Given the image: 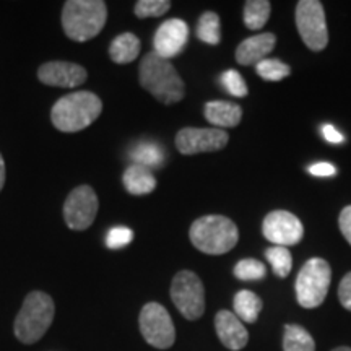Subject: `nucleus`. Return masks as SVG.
Returning a JSON list of instances; mask_svg holds the SVG:
<instances>
[{
    "label": "nucleus",
    "mask_w": 351,
    "mask_h": 351,
    "mask_svg": "<svg viewBox=\"0 0 351 351\" xmlns=\"http://www.w3.org/2000/svg\"><path fill=\"white\" fill-rule=\"evenodd\" d=\"M138 78L140 85L163 104L179 103L184 98V82L178 70L168 59H163L155 52H150L142 59Z\"/></svg>",
    "instance_id": "1"
},
{
    "label": "nucleus",
    "mask_w": 351,
    "mask_h": 351,
    "mask_svg": "<svg viewBox=\"0 0 351 351\" xmlns=\"http://www.w3.org/2000/svg\"><path fill=\"white\" fill-rule=\"evenodd\" d=\"M103 103L91 91L65 95L51 109V121L60 132H80L98 119Z\"/></svg>",
    "instance_id": "2"
},
{
    "label": "nucleus",
    "mask_w": 351,
    "mask_h": 351,
    "mask_svg": "<svg viewBox=\"0 0 351 351\" xmlns=\"http://www.w3.org/2000/svg\"><path fill=\"white\" fill-rule=\"evenodd\" d=\"M56 306L52 298L44 291H32L25 298L20 313L16 314L13 332L21 343L33 345L49 330L54 320Z\"/></svg>",
    "instance_id": "3"
},
{
    "label": "nucleus",
    "mask_w": 351,
    "mask_h": 351,
    "mask_svg": "<svg viewBox=\"0 0 351 351\" xmlns=\"http://www.w3.org/2000/svg\"><path fill=\"white\" fill-rule=\"evenodd\" d=\"M108 20V7L101 0H69L62 10V28L77 43L98 36Z\"/></svg>",
    "instance_id": "4"
},
{
    "label": "nucleus",
    "mask_w": 351,
    "mask_h": 351,
    "mask_svg": "<svg viewBox=\"0 0 351 351\" xmlns=\"http://www.w3.org/2000/svg\"><path fill=\"white\" fill-rule=\"evenodd\" d=\"M191 243L200 252L208 256H221L238 244V226L223 215H207L192 223Z\"/></svg>",
    "instance_id": "5"
},
{
    "label": "nucleus",
    "mask_w": 351,
    "mask_h": 351,
    "mask_svg": "<svg viewBox=\"0 0 351 351\" xmlns=\"http://www.w3.org/2000/svg\"><path fill=\"white\" fill-rule=\"evenodd\" d=\"M332 280V269L320 257L309 258L296 278V300L306 309H314L327 298Z\"/></svg>",
    "instance_id": "6"
},
{
    "label": "nucleus",
    "mask_w": 351,
    "mask_h": 351,
    "mask_svg": "<svg viewBox=\"0 0 351 351\" xmlns=\"http://www.w3.org/2000/svg\"><path fill=\"white\" fill-rule=\"evenodd\" d=\"M171 300L187 320L200 319L205 313L204 283L194 271H179L171 283Z\"/></svg>",
    "instance_id": "7"
},
{
    "label": "nucleus",
    "mask_w": 351,
    "mask_h": 351,
    "mask_svg": "<svg viewBox=\"0 0 351 351\" xmlns=\"http://www.w3.org/2000/svg\"><path fill=\"white\" fill-rule=\"evenodd\" d=\"M296 26L311 51L319 52L328 44L326 12L319 0H301L296 5Z\"/></svg>",
    "instance_id": "8"
},
{
    "label": "nucleus",
    "mask_w": 351,
    "mask_h": 351,
    "mask_svg": "<svg viewBox=\"0 0 351 351\" xmlns=\"http://www.w3.org/2000/svg\"><path fill=\"white\" fill-rule=\"evenodd\" d=\"M140 332L145 341L158 350H168L176 341V328L173 319L165 306L148 302L142 307L138 317Z\"/></svg>",
    "instance_id": "9"
},
{
    "label": "nucleus",
    "mask_w": 351,
    "mask_h": 351,
    "mask_svg": "<svg viewBox=\"0 0 351 351\" xmlns=\"http://www.w3.org/2000/svg\"><path fill=\"white\" fill-rule=\"evenodd\" d=\"M99 202L90 186H78L70 192L64 204V219L73 231H83L93 225Z\"/></svg>",
    "instance_id": "10"
},
{
    "label": "nucleus",
    "mask_w": 351,
    "mask_h": 351,
    "mask_svg": "<svg viewBox=\"0 0 351 351\" xmlns=\"http://www.w3.org/2000/svg\"><path fill=\"white\" fill-rule=\"evenodd\" d=\"M230 135L223 129H195L186 127L176 135V148L182 155L218 152L226 147Z\"/></svg>",
    "instance_id": "11"
},
{
    "label": "nucleus",
    "mask_w": 351,
    "mask_h": 351,
    "mask_svg": "<svg viewBox=\"0 0 351 351\" xmlns=\"http://www.w3.org/2000/svg\"><path fill=\"white\" fill-rule=\"evenodd\" d=\"M262 231L267 241L282 247L298 244L304 234V228L300 218L285 210H276L267 215L263 219Z\"/></svg>",
    "instance_id": "12"
},
{
    "label": "nucleus",
    "mask_w": 351,
    "mask_h": 351,
    "mask_svg": "<svg viewBox=\"0 0 351 351\" xmlns=\"http://www.w3.org/2000/svg\"><path fill=\"white\" fill-rule=\"evenodd\" d=\"M189 41V26L186 21L179 19L166 20L156 29L155 39V54L163 59H173L178 54H181Z\"/></svg>",
    "instance_id": "13"
},
{
    "label": "nucleus",
    "mask_w": 351,
    "mask_h": 351,
    "mask_svg": "<svg viewBox=\"0 0 351 351\" xmlns=\"http://www.w3.org/2000/svg\"><path fill=\"white\" fill-rule=\"evenodd\" d=\"M38 78L47 86L77 88L86 82V69L65 60H52L38 69Z\"/></svg>",
    "instance_id": "14"
},
{
    "label": "nucleus",
    "mask_w": 351,
    "mask_h": 351,
    "mask_svg": "<svg viewBox=\"0 0 351 351\" xmlns=\"http://www.w3.org/2000/svg\"><path fill=\"white\" fill-rule=\"evenodd\" d=\"M215 328L219 341L226 346L228 350L238 351L243 350L249 341V333L243 326V322L236 317V314L230 311H219L215 315Z\"/></svg>",
    "instance_id": "15"
},
{
    "label": "nucleus",
    "mask_w": 351,
    "mask_h": 351,
    "mask_svg": "<svg viewBox=\"0 0 351 351\" xmlns=\"http://www.w3.org/2000/svg\"><path fill=\"white\" fill-rule=\"evenodd\" d=\"M275 44L276 38L274 33H261L244 39L236 49V60L241 65H257L274 51Z\"/></svg>",
    "instance_id": "16"
},
{
    "label": "nucleus",
    "mask_w": 351,
    "mask_h": 351,
    "mask_svg": "<svg viewBox=\"0 0 351 351\" xmlns=\"http://www.w3.org/2000/svg\"><path fill=\"white\" fill-rule=\"evenodd\" d=\"M205 119L215 125V129L236 127L243 119V109L231 101H210L204 109Z\"/></svg>",
    "instance_id": "17"
},
{
    "label": "nucleus",
    "mask_w": 351,
    "mask_h": 351,
    "mask_svg": "<svg viewBox=\"0 0 351 351\" xmlns=\"http://www.w3.org/2000/svg\"><path fill=\"white\" fill-rule=\"evenodd\" d=\"M125 191L132 195H147L156 189V178L152 169L140 165H130L122 176Z\"/></svg>",
    "instance_id": "18"
},
{
    "label": "nucleus",
    "mask_w": 351,
    "mask_h": 351,
    "mask_svg": "<svg viewBox=\"0 0 351 351\" xmlns=\"http://www.w3.org/2000/svg\"><path fill=\"white\" fill-rule=\"evenodd\" d=\"M140 54V39L134 33H122L109 46V57L116 64H130Z\"/></svg>",
    "instance_id": "19"
},
{
    "label": "nucleus",
    "mask_w": 351,
    "mask_h": 351,
    "mask_svg": "<svg viewBox=\"0 0 351 351\" xmlns=\"http://www.w3.org/2000/svg\"><path fill=\"white\" fill-rule=\"evenodd\" d=\"M130 158L132 161H134V165L145 166V168L153 171L163 166L165 152L156 142L143 140V142H138L134 148H132Z\"/></svg>",
    "instance_id": "20"
},
{
    "label": "nucleus",
    "mask_w": 351,
    "mask_h": 351,
    "mask_svg": "<svg viewBox=\"0 0 351 351\" xmlns=\"http://www.w3.org/2000/svg\"><path fill=\"white\" fill-rule=\"evenodd\" d=\"M232 304H234L236 317L247 324L256 322L262 311V300L249 289H241L238 295L234 296Z\"/></svg>",
    "instance_id": "21"
},
{
    "label": "nucleus",
    "mask_w": 351,
    "mask_h": 351,
    "mask_svg": "<svg viewBox=\"0 0 351 351\" xmlns=\"http://www.w3.org/2000/svg\"><path fill=\"white\" fill-rule=\"evenodd\" d=\"M283 351H315V341L306 328L289 324L285 327Z\"/></svg>",
    "instance_id": "22"
},
{
    "label": "nucleus",
    "mask_w": 351,
    "mask_h": 351,
    "mask_svg": "<svg viewBox=\"0 0 351 351\" xmlns=\"http://www.w3.org/2000/svg\"><path fill=\"white\" fill-rule=\"evenodd\" d=\"M270 10V2L267 0H249L244 5V25L252 32H257L265 26Z\"/></svg>",
    "instance_id": "23"
},
{
    "label": "nucleus",
    "mask_w": 351,
    "mask_h": 351,
    "mask_svg": "<svg viewBox=\"0 0 351 351\" xmlns=\"http://www.w3.org/2000/svg\"><path fill=\"white\" fill-rule=\"evenodd\" d=\"M197 38L202 43L217 46L221 41V29H219V16L215 12H205L197 23Z\"/></svg>",
    "instance_id": "24"
},
{
    "label": "nucleus",
    "mask_w": 351,
    "mask_h": 351,
    "mask_svg": "<svg viewBox=\"0 0 351 351\" xmlns=\"http://www.w3.org/2000/svg\"><path fill=\"white\" fill-rule=\"evenodd\" d=\"M265 257L269 261L270 267L274 269V274L278 278H285L289 275L293 267V257L288 247H282V245H274V247L267 249Z\"/></svg>",
    "instance_id": "25"
},
{
    "label": "nucleus",
    "mask_w": 351,
    "mask_h": 351,
    "mask_svg": "<svg viewBox=\"0 0 351 351\" xmlns=\"http://www.w3.org/2000/svg\"><path fill=\"white\" fill-rule=\"evenodd\" d=\"M257 75L267 82H280L289 77L291 69L278 59H263L256 65Z\"/></svg>",
    "instance_id": "26"
},
{
    "label": "nucleus",
    "mask_w": 351,
    "mask_h": 351,
    "mask_svg": "<svg viewBox=\"0 0 351 351\" xmlns=\"http://www.w3.org/2000/svg\"><path fill=\"white\" fill-rule=\"evenodd\" d=\"M265 265L256 258H243L234 267V276L241 282H257V280L265 278Z\"/></svg>",
    "instance_id": "27"
},
{
    "label": "nucleus",
    "mask_w": 351,
    "mask_h": 351,
    "mask_svg": "<svg viewBox=\"0 0 351 351\" xmlns=\"http://www.w3.org/2000/svg\"><path fill=\"white\" fill-rule=\"evenodd\" d=\"M171 8L168 0H138L135 3V15L138 19H152V16H163Z\"/></svg>",
    "instance_id": "28"
},
{
    "label": "nucleus",
    "mask_w": 351,
    "mask_h": 351,
    "mask_svg": "<svg viewBox=\"0 0 351 351\" xmlns=\"http://www.w3.org/2000/svg\"><path fill=\"white\" fill-rule=\"evenodd\" d=\"M219 82H221L223 88H225L231 96H236V98H244V96H247V85H245L241 73L236 72V70H226L221 75V78H219Z\"/></svg>",
    "instance_id": "29"
},
{
    "label": "nucleus",
    "mask_w": 351,
    "mask_h": 351,
    "mask_svg": "<svg viewBox=\"0 0 351 351\" xmlns=\"http://www.w3.org/2000/svg\"><path fill=\"white\" fill-rule=\"evenodd\" d=\"M134 239V232L125 226H116L108 232L106 245L109 249H122L129 245Z\"/></svg>",
    "instance_id": "30"
},
{
    "label": "nucleus",
    "mask_w": 351,
    "mask_h": 351,
    "mask_svg": "<svg viewBox=\"0 0 351 351\" xmlns=\"http://www.w3.org/2000/svg\"><path fill=\"white\" fill-rule=\"evenodd\" d=\"M339 300L346 311H351V271L341 280L339 287Z\"/></svg>",
    "instance_id": "31"
},
{
    "label": "nucleus",
    "mask_w": 351,
    "mask_h": 351,
    "mask_svg": "<svg viewBox=\"0 0 351 351\" xmlns=\"http://www.w3.org/2000/svg\"><path fill=\"white\" fill-rule=\"evenodd\" d=\"M307 173L315 176V178H332V176L337 174V168L332 163H327V161H320V163L309 166Z\"/></svg>",
    "instance_id": "32"
},
{
    "label": "nucleus",
    "mask_w": 351,
    "mask_h": 351,
    "mask_svg": "<svg viewBox=\"0 0 351 351\" xmlns=\"http://www.w3.org/2000/svg\"><path fill=\"white\" fill-rule=\"evenodd\" d=\"M339 225L341 230V234L345 236V239L348 241V244L351 245V205L345 207L341 210L340 218H339Z\"/></svg>",
    "instance_id": "33"
},
{
    "label": "nucleus",
    "mask_w": 351,
    "mask_h": 351,
    "mask_svg": "<svg viewBox=\"0 0 351 351\" xmlns=\"http://www.w3.org/2000/svg\"><path fill=\"white\" fill-rule=\"evenodd\" d=\"M322 137L327 140L328 143H333V145H339V143H343L345 142V137L341 135V132H339L335 129V127L330 125V124H324L322 129Z\"/></svg>",
    "instance_id": "34"
},
{
    "label": "nucleus",
    "mask_w": 351,
    "mask_h": 351,
    "mask_svg": "<svg viewBox=\"0 0 351 351\" xmlns=\"http://www.w3.org/2000/svg\"><path fill=\"white\" fill-rule=\"evenodd\" d=\"M3 184H5V161H3V156L0 155V191L3 189Z\"/></svg>",
    "instance_id": "35"
},
{
    "label": "nucleus",
    "mask_w": 351,
    "mask_h": 351,
    "mask_svg": "<svg viewBox=\"0 0 351 351\" xmlns=\"http://www.w3.org/2000/svg\"><path fill=\"white\" fill-rule=\"evenodd\" d=\"M332 351H351V348H350V346H340V348H335Z\"/></svg>",
    "instance_id": "36"
}]
</instances>
